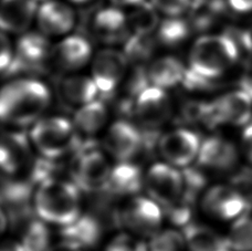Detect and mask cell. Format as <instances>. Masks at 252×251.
I'll return each instance as SVG.
<instances>
[{"mask_svg": "<svg viewBox=\"0 0 252 251\" xmlns=\"http://www.w3.org/2000/svg\"><path fill=\"white\" fill-rule=\"evenodd\" d=\"M20 244L25 251H48L52 246L51 231L41 219H32L24 228Z\"/></svg>", "mask_w": 252, "mask_h": 251, "instance_id": "28", "label": "cell"}, {"mask_svg": "<svg viewBox=\"0 0 252 251\" xmlns=\"http://www.w3.org/2000/svg\"><path fill=\"white\" fill-rule=\"evenodd\" d=\"M128 61L123 51L103 49L96 53L92 64V79L101 94L114 93L125 78Z\"/></svg>", "mask_w": 252, "mask_h": 251, "instance_id": "14", "label": "cell"}, {"mask_svg": "<svg viewBox=\"0 0 252 251\" xmlns=\"http://www.w3.org/2000/svg\"><path fill=\"white\" fill-rule=\"evenodd\" d=\"M28 135L34 151L50 160L64 157L80 144V135L73 122L63 116H42L31 125Z\"/></svg>", "mask_w": 252, "mask_h": 251, "instance_id": "4", "label": "cell"}, {"mask_svg": "<svg viewBox=\"0 0 252 251\" xmlns=\"http://www.w3.org/2000/svg\"><path fill=\"white\" fill-rule=\"evenodd\" d=\"M200 145L198 133L190 128L177 127L160 134L157 151L165 163L177 168H186L197 159Z\"/></svg>", "mask_w": 252, "mask_h": 251, "instance_id": "9", "label": "cell"}, {"mask_svg": "<svg viewBox=\"0 0 252 251\" xmlns=\"http://www.w3.org/2000/svg\"><path fill=\"white\" fill-rule=\"evenodd\" d=\"M13 51L10 40L0 30V73L6 74L12 61Z\"/></svg>", "mask_w": 252, "mask_h": 251, "instance_id": "37", "label": "cell"}, {"mask_svg": "<svg viewBox=\"0 0 252 251\" xmlns=\"http://www.w3.org/2000/svg\"><path fill=\"white\" fill-rule=\"evenodd\" d=\"M109 121V110L105 103L100 100H94L79 107L73 116L74 126L79 135L95 136L106 126Z\"/></svg>", "mask_w": 252, "mask_h": 251, "instance_id": "24", "label": "cell"}, {"mask_svg": "<svg viewBox=\"0 0 252 251\" xmlns=\"http://www.w3.org/2000/svg\"><path fill=\"white\" fill-rule=\"evenodd\" d=\"M0 251H25L20 241L8 240L0 243Z\"/></svg>", "mask_w": 252, "mask_h": 251, "instance_id": "41", "label": "cell"}, {"mask_svg": "<svg viewBox=\"0 0 252 251\" xmlns=\"http://www.w3.org/2000/svg\"><path fill=\"white\" fill-rule=\"evenodd\" d=\"M156 48L155 39L150 35L130 34L124 42L123 53L128 63L144 65L154 55Z\"/></svg>", "mask_w": 252, "mask_h": 251, "instance_id": "29", "label": "cell"}, {"mask_svg": "<svg viewBox=\"0 0 252 251\" xmlns=\"http://www.w3.org/2000/svg\"><path fill=\"white\" fill-rule=\"evenodd\" d=\"M37 20L43 34L61 35L73 28L75 15L67 4L57 0H47L38 8Z\"/></svg>", "mask_w": 252, "mask_h": 251, "instance_id": "21", "label": "cell"}, {"mask_svg": "<svg viewBox=\"0 0 252 251\" xmlns=\"http://www.w3.org/2000/svg\"><path fill=\"white\" fill-rule=\"evenodd\" d=\"M187 69L175 57H161L147 66V75L153 87L164 90L183 83Z\"/></svg>", "mask_w": 252, "mask_h": 251, "instance_id": "23", "label": "cell"}, {"mask_svg": "<svg viewBox=\"0 0 252 251\" xmlns=\"http://www.w3.org/2000/svg\"><path fill=\"white\" fill-rule=\"evenodd\" d=\"M218 251H231V249H230V248H228V247H224V248L219 249Z\"/></svg>", "mask_w": 252, "mask_h": 251, "instance_id": "45", "label": "cell"}, {"mask_svg": "<svg viewBox=\"0 0 252 251\" xmlns=\"http://www.w3.org/2000/svg\"><path fill=\"white\" fill-rule=\"evenodd\" d=\"M134 115L146 129L163 127L173 115L172 100L166 90L150 85L142 91L135 100Z\"/></svg>", "mask_w": 252, "mask_h": 251, "instance_id": "11", "label": "cell"}, {"mask_svg": "<svg viewBox=\"0 0 252 251\" xmlns=\"http://www.w3.org/2000/svg\"><path fill=\"white\" fill-rule=\"evenodd\" d=\"M107 156L95 149H88L78 155L73 166V183L87 192L104 191L112 170Z\"/></svg>", "mask_w": 252, "mask_h": 251, "instance_id": "10", "label": "cell"}, {"mask_svg": "<svg viewBox=\"0 0 252 251\" xmlns=\"http://www.w3.org/2000/svg\"><path fill=\"white\" fill-rule=\"evenodd\" d=\"M192 0H152L157 10L167 17H181L191 6Z\"/></svg>", "mask_w": 252, "mask_h": 251, "instance_id": "36", "label": "cell"}, {"mask_svg": "<svg viewBox=\"0 0 252 251\" xmlns=\"http://www.w3.org/2000/svg\"><path fill=\"white\" fill-rule=\"evenodd\" d=\"M228 247L235 251H252V218L248 215L237 218L226 237Z\"/></svg>", "mask_w": 252, "mask_h": 251, "instance_id": "31", "label": "cell"}, {"mask_svg": "<svg viewBox=\"0 0 252 251\" xmlns=\"http://www.w3.org/2000/svg\"><path fill=\"white\" fill-rule=\"evenodd\" d=\"M9 226V217L6 210L0 205V237L6 232Z\"/></svg>", "mask_w": 252, "mask_h": 251, "instance_id": "42", "label": "cell"}, {"mask_svg": "<svg viewBox=\"0 0 252 251\" xmlns=\"http://www.w3.org/2000/svg\"><path fill=\"white\" fill-rule=\"evenodd\" d=\"M59 90L63 100L79 106L96 100L100 93L94 80L85 75H71L62 79Z\"/></svg>", "mask_w": 252, "mask_h": 251, "instance_id": "25", "label": "cell"}, {"mask_svg": "<svg viewBox=\"0 0 252 251\" xmlns=\"http://www.w3.org/2000/svg\"><path fill=\"white\" fill-rule=\"evenodd\" d=\"M104 222L95 214H83L74 222L61 228L63 240L79 246L80 248H93L100 243L104 234Z\"/></svg>", "mask_w": 252, "mask_h": 251, "instance_id": "22", "label": "cell"}, {"mask_svg": "<svg viewBox=\"0 0 252 251\" xmlns=\"http://www.w3.org/2000/svg\"><path fill=\"white\" fill-rule=\"evenodd\" d=\"M238 56V47L229 37L220 34L204 35L192 44L189 55V70L210 81L226 73L236 63Z\"/></svg>", "mask_w": 252, "mask_h": 251, "instance_id": "3", "label": "cell"}, {"mask_svg": "<svg viewBox=\"0 0 252 251\" xmlns=\"http://www.w3.org/2000/svg\"><path fill=\"white\" fill-rule=\"evenodd\" d=\"M103 146L118 162H128L143 150V133L129 121L118 120L107 127Z\"/></svg>", "mask_w": 252, "mask_h": 251, "instance_id": "13", "label": "cell"}, {"mask_svg": "<svg viewBox=\"0 0 252 251\" xmlns=\"http://www.w3.org/2000/svg\"><path fill=\"white\" fill-rule=\"evenodd\" d=\"M242 149L246 157L252 164V123L247 125L242 133Z\"/></svg>", "mask_w": 252, "mask_h": 251, "instance_id": "38", "label": "cell"}, {"mask_svg": "<svg viewBox=\"0 0 252 251\" xmlns=\"http://www.w3.org/2000/svg\"><path fill=\"white\" fill-rule=\"evenodd\" d=\"M105 251H147V243L132 232H121L110 240Z\"/></svg>", "mask_w": 252, "mask_h": 251, "instance_id": "34", "label": "cell"}, {"mask_svg": "<svg viewBox=\"0 0 252 251\" xmlns=\"http://www.w3.org/2000/svg\"><path fill=\"white\" fill-rule=\"evenodd\" d=\"M183 236L189 251H218L228 247L226 238L210 228L192 221L183 228Z\"/></svg>", "mask_w": 252, "mask_h": 251, "instance_id": "26", "label": "cell"}, {"mask_svg": "<svg viewBox=\"0 0 252 251\" xmlns=\"http://www.w3.org/2000/svg\"><path fill=\"white\" fill-rule=\"evenodd\" d=\"M239 154L235 144L219 135H211L201 142L197 163L199 167L229 172L236 167Z\"/></svg>", "mask_w": 252, "mask_h": 251, "instance_id": "15", "label": "cell"}, {"mask_svg": "<svg viewBox=\"0 0 252 251\" xmlns=\"http://www.w3.org/2000/svg\"><path fill=\"white\" fill-rule=\"evenodd\" d=\"M152 2L143 1L134 6L127 17L130 34L150 35L158 28L159 18Z\"/></svg>", "mask_w": 252, "mask_h": 251, "instance_id": "27", "label": "cell"}, {"mask_svg": "<svg viewBox=\"0 0 252 251\" xmlns=\"http://www.w3.org/2000/svg\"><path fill=\"white\" fill-rule=\"evenodd\" d=\"M182 172L184 183H185L183 196L196 201L200 192L206 188L208 179H207L205 173L197 167L188 166L186 168H183Z\"/></svg>", "mask_w": 252, "mask_h": 251, "instance_id": "33", "label": "cell"}, {"mask_svg": "<svg viewBox=\"0 0 252 251\" xmlns=\"http://www.w3.org/2000/svg\"><path fill=\"white\" fill-rule=\"evenodd\" d=\"M189 34V26L181 17H167L159 22L157 41L165 47H176L185 41Z\"/></svg>", "mask_w": 252, "mask_h": 251, "instance_id": "30", "label": "cell"}, {"mask_svg": "<svg viewBox=\"0 0 252 251\" xmlns=\"http://www.w3.org/2000/svg\"><path fill=\"white\" fill-rule=\"evenodd\" d=\"M51 103V92L43 82L21 78L0 88V122L16 127L33 125Z\"/></svg>", "mask_w": 252, "mask_h": 251, "instance_id": "1", "label": "cell"}, {"mask_svg": "<svg viewBox=\"0 0 252 251\" xmlns=\"http://www.w3.org/2000/svg\"><path fill=\"white\" fill-rule=\"evenodd\" d=\"M52 46L44 34L25 32L18 39L13 58L6 75L41 73L51 61Z\"/></svg>", "mask_w": 252, "mask_h": 251, "instance_id": "5", "label": "cell"}, {"mask_svg": "<svg viewBox=\"0 0 252 251\" xmlns=\"http://www.w3.org/2000/svg\"><path fill=\"white\" fill-rule=\"evenodd\" d=\"M70 1L74 2V3H85V2L90 1V0H70Z\"/></svg>", "mask_w": 252, "mask_h": 251, "instance_id": "44", "label": "cell"}, {"mask_svg": "<svg viewBox=\"0 0 252 251\" xmlns=\"http://www.w3.org/2000/svg\"><path fill=\"white\" fill-rule=\"evenodd\" d=\"M185 247L183 232L175 229H160L147 243V251H184Z\"/></svg>", "mask_w": 252, "mask_h": 251, "instance_id": "32", "label": "cell"}, {"mask_svg": "<svg viewBox=\"0 0 252 251\" xmlns=\"http://www.w3.org/2000/svg\"><path fill=\"white\" fill-rule=\"evenodd\" d=\"M35 1H37V2H44V1H47V0H35Z\"/></svg>", "mask_w": 252, "mask_h": 251, "instance_id": "46", "label": "cell"}, {"mask_svg": "<svg viewBox=\"0 0 252 251\" xmlns=\"http://www.w3.org/2000/svg\"><path fill=\"white\" fill-rule=\"evenodd\" d=\"M115 4H121V6H136L145 0H112Z\"/></svg>", "mask_w": 252, "mask_h": 251, "instance_id": "43", "label": "cell"}, {"mask_svg": "<svg viewBox=\"0 0 252 251\" xmlns=\"http://www.w3.org/2000/svg\"><path fill=\"white\" fill-rule=\"evenodd\" d=\"M121 223L138 237L151 238L160 230L164 212L160 206L147 196L130 197L120 210Z\"/></svg>", "mask_w": 252, "mask_h": 251, "instance_id": "8", "label": "cell"}, {"mask_svg": "<svg viewBox=\"0 0 252 251\" xmlns=\"http://www.w3.org/2000/svg\"><path fill=\"white\" fill-rule=\"evenodd\" d=\"M91 32L104 43H124L130 35L127 17L116 7L98 9L92 17Z\"/></svg>", "mask_w": 252, "mask_h": 251, "instance_id": "16", "label": "cell"}, {"mask_svg": "<svg viewBox=\"0 0 252 251\" xmlns=\"http://www.w3.org/2000/svg\"><path fill=\"white\" fill-rule=\"evenodd\" d=\"M228 3L236 12H252V0H228Z\"/></svg>", "mask_w": 252, "mask_h": 251, "instance_id": "39", "label": "cell"}, {"mask_svg": "<svg viewBox=\"0 0 252 251\" xmlns=\"http://www.w3.org/2000/svg\"><path fill=\"white\" fill-rule=\"evenodd\" d=\"M220 123L248 125L252 119V98L244 90L229 92L214 102Z\"/></svg>", "mask_w": 252, "mask_h": 251, "instance_id": "20", "label": "cell"}, {"mask_svg": "<svg viewBox=\"0 0 252 251\" xmlns=\"http://www.w3.org/2000/svg\"><path fill=\"white\" fill-rule=\"evenodd\" d=\"M48 251H84V249L80 248L79 246H76L74 244L69 243V241L62 239L60 243L52 245Z\"/></svg>", "mask_w": 252, "mask_h": 251, "instance_id": "40", "label": "cell"}, {"mask_svg": "<svg viewBox=\"0 0 252 251\" xmlns=\"http://www.w3.org/2000/svg\"><path fill=\"white\" fill-rule=\"evenodd\" d=\"M230 186L236 188L252 207V167H244L233 174Z\"/></svg>", "mask_w": 252, "mask_h": 251, "instance_id": "35", "label": "cell"}, {"mask_svg": "<svg viewBox=\"0 0 252 251\" xmlns=\"http://www.w3.org/2000/svg\"><path fill=\"white\" fill-rule=\"evenodd\" d=\"M183 172L165 162L155 163L144 175V189L161 208L166 209L181 200L184 194Z\"/></svg>", "mask_w": 252, "mask_h": 251, "instance_id": "6", "label": "cell"}, {"mask_svg": "<svg viewBox=\"0 0 252 251\" xmlns=\"http://www.w3.org/2000/svg\"><path fill=\"white\" fill-rule=\"evenodd\" d=\"M92 47L82 35H69L52 48L51 62L62 71H76L88 63Z\"/></svg>", "mask_w": 252, "mask_h": 251, "instance_id": "17", "label": "cell"}, {"mask_svg": "<svg viewBox=\"0 0 252 251\" xmlns=\"http://www.w3.org/2000/svg\"><path fill=\"white\" fill-rule=\"evenodd\" d=\"M33 150L29 135L25 133L8 131L0 134V174L8 178L28 176L35 160Z\"/></svg>", "mask_w": 252, "mask_h": 251, "instance_id": "7", "label": "cell"}, {"mask_svg": "<svg viewBox=\"0 0 252 251\" xmlns=\"http://www.w3.org/2000/svg\"><path fill=\"white\" fill-rule=\"evenodd\" d=\"M202 210L221 220L239 218L252 209L244 196L232 186L218 185L209 188L201 200Z\"/></svg>", "mask_w": 252, "mask_h": 251, "instance_id": "12", "label": "cell"}, {"mask_svg": "<svg viewBox=\"0 0 252 251\" xmlns=\"http://www.w3.org/2000/svg\"><path fill=\"white\" fill-rule=\"evenodd\" d=\"M32 204L39 219L60 228L74 222L82 215L80 188L73 182L57 177L38 184Z\"/></svg>", "mask_w": 252, "mask_h": 251, "instance_id": "2", "label": "cell"}, {"mask_svg": "<svg viewBox=\"0 0 252 251\" xmlns=\"http://www.w3.org/2000/svg\"><path fill=\"white\" fill-rule=\"evenodd\" d=\"M35 0H1L0 30L2 32L24 33L37 17Z\"/></svg>", "mask_w": 252, "mask_h": 251, "instance_id": "19", "label": "cell"}, {"mask_svg": "<svg viewBox=\"0 0 252 251\" xmlns=\"http://www.w3.org/2000/svg\"><path fill=\"white\" fill-rule=\"evenodd\" d=\"M142 168L132 160L119 162L112 167L104 191L112 197H134L144 188Z\"/></svg>", "mask_w": 252, "mask_h": 251, "instance_id": "18", "label": "cell"}]
</instances>
